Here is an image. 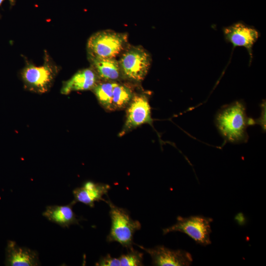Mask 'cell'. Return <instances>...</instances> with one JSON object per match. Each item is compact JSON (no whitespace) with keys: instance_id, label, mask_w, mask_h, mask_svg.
<instances>
[{"instance_id":"15","label":"cell","mask_w":266,"mask_h":266,"mask_svg":"<svg viewBox=\"0 0 266 266\" xmlns=\"http://www.w3.org/2000/svg\"><path fill=\"white\" fill-rule=\"evenodd\" d=\"M118 82L100 81L92 89L99 102L105 110L113 111V92Z\"/></svg>"},{"instance_id":"14","label":"cell","mask_w":266,"mask_h":266,"mask_svg":"<svg viewBox=\"0 0 266 266\" xmlns=\"http://www.w3.org/2000/svg\"><path fill=\"white\" fill-rule=\"evenodd\" d=\"M75 203L72 200L69 204L65 205L47 206L42 215L49 221L63 228H68L72 225H78L80 219L77 218L72 209Z\"/></svg>"},{"instance_id":"11","label":"cell","mask_w":266,"mask_h":266,"mask_svg":"<svg viewBox=\"0 0 266 266\" xmlns=\"http://www.w3.org/2000/svg\"><path fill=\"white\" fill-rule=\"evenodd\" d=\"M110 189V186L108 184L86 181L80 187L73 190V201L94 207L95 202L104 201L103 197L107 195Z\"/></svg>"},{"instance_id":"8","label":"cell","mask_w":266,"mask_h":266,"mask_svg":"<svg viewBox=\"0 0 266 266\" xmlns=\"http://www.w3.org/2000/svg\"><path fill=\"white\" fill-rule=\"evenodd\" d=\"M225 40L232 44L234 47H245L253 58V47L260 36L258 31L253 26L238 22L223 28Z\"/></svg>"},{"instance_id":"17","label":"cell","mask_w":266,"mask_h":266,"mask_svg":"<svg viewBox=\"0 0 266 266\" xmlns=\"http://www.w3.org/2000/svg\"><path fill=\"white\" fill-rule=\"evenodd\" d=\"M143 254L133 248L127 253L121 255L119 258L120 266H143Z\"/></svg>"},{"instance_id":"16","label":"cell","mask_w":266,"mask_h":266,"mask_svg":"<svg viewBox=\"0 0 266 266\" xmlns=\"http://www.w3.org/2000/svg\"><path fill=\"white\" fill-rule=\"evenodd\" d=\"M134 94L133 89L129 84L118 82L113 92L112 100L113 110L126 108Z\"/></svg>"},{"instance_id":"3","label":"cell","mask_w":266,"mask_h":266,"mask_svg":"<svg viewBox=\"0 0 266 266\" xmlns=\"http://www.w3.org/2000/svg\"><path fill=\"white\" fill-rule=\"evenodd\" d=\"M104 201L110 208L109 213L111 222L106 241L117 242L128 250L132 249L134 233L141 229V223L138 220H133L126 209L115 205L109 199Z\"/></svg>"},{"instance_id":"6","label":"cell","mask_w":266,"mask_h":266,"mask_svg":"<svg viewBox=\"0 0 266 266\" xmlns=\"http://www.w3.org/2000/svg\"><path fill=\"white\" fill-rule=\"evenodd\" d=\"M213 219L202 215L188 217L178 216L177 222L173 225L163 229L164 234L174 232H180L187 234L197 243L203 246L210 244L211 233L210 223Z\"/></svg>"},{"instance_id":"9","label":"cell","mask_w":266,"mask_h":266,"mask_svg":"<svg viewBox=\"0 0 266 266\" xmlns=\"http://www.w3.org/2000/svg\"><path fill=\"white\" fill-rule=\"evenodd\" d=\"M136 245L150 255L154 266H189L193 262L191 254L184 250H172L164 245H158L152 248Z\"/></svg>"},{"instance_id":"2","label":"cell","mask_w":266,"mask_h":266,"mask_svg":"<svg viewBox=\"0 0 266 266\" xmlns=\"http://www.w3.org/2000/svg\"><path fill=\"white\" fill-rule=\"evenodd\" d=\"M59 70V67L45 51L43 65L37 66L26 60L20 77L26 90L41 94L49 91Z\"/></svg>"},{"instance_id":"13","label":"cell","mask_w":266,"mask_h":266,"mask_svg":"<svg viewBox=\"0 0 266 266\" xmlns=\"http://www.w3.org/2000/svg\"><path fill=\"white\" fill-rule=\"evenodd\" d=\"M91 66L100 81L117 82L122 78L119 62L115 58L88 56Z\"/></svg>"},{"instance_id":"7","label":"cell","mask_w":266,"mask_h":266,"mask_svg":"<svg viewBox=\"0 0 266 266\" xmlns=\"http://www.w3.org/2000/svg\"><path fill=\"white\" fill-rule=\"evenodd\" d=\"M126 108V121L120 136L144 124H152L150 106L145 95L134 94Z\"/></svg>"},{"instance_id":"10","label":"cell","mask_w":266,"mask_h":266,"mask_svg":"<svg viewBox=\"0 0 266 266\" xmlns=\"http://www.w3.org/2000/svg\"><path fill=\"white\" fill-rule=\"evenodd\" d=\"M5 265L9 266H37L40 265L38 253L15 241L9 240L5 253Z\"/></svg>"},{"instance_id":"4","label":"cell","mask_w":266,"mask_h":266,"mask_svg":"<svg viewBox=\"0 0 266 266\" xmlns=\"http://www.w3.org/2000/svg\"><path fill=\"white\" fill-rule=\"evenodd\" d=\"M118 62L122 78L139 82L148 73L152 59L142 47L131 46L124 51Z\"/></svg>"},{"instance_id":"1","label":"cell","mask_w":266,"mask_h":266,"mask_svg":"<svg viewBox=\"0 0 266 266\" xmlns=\"http://www.w3.org/2000/svg\"><path fill=\"white\" fill-rule=\"evenodd\" d=\"M215 122L222 136L229 142H244L248 139L246 129L256 123L248 118L244 103L235 101L223 106L217 113Z\"/></svg>"},{"instance_id":"12","label":"cell","mask_w":266,"mask_h":266,"mask_svg":"<svg viewBox=\"0 0 266 266\" xmlns=\"http://www.w3.org/2000/svg\"><path fill=\"white\" fill-rule=\"evenodd\" d=\"M100 81L91 67L83 68L78 70L68 80L63 82L61 93L68 95L73 91L92 90Z\"/></svg>"},{"instance_id":"19","label":"cell","mask_w":266,"mask_h":266,"mask_svg":"<svg viewBox=\"0 0 266 266\" xmlns=\"http://www.w3.org/2000/svg\"><path fill=\"white\" fill-rule=\"evenodd\" d=\"M5 0H0V7L1 6L2 2L4 1ZM9 1V4H10V5L12 7V6H13L15 4V3H16V0H7Z\"/></svg>"},{"instance_id":"18","label":"cell","mask_w":266,"mask_h":266,"mask_svg":"<svg viewBox=\"0 0 266 266\" xmlns=\"http://www.w3.org/2000/svg\"><path fill=\"white\" fill-rule=\"evenodd\" d=\"M98 266H120L118 258H113L110 254L101 257L99 261L96 263Z\"/></svg>"},{"instance_id":"5","label":"cell","mask_w":266,"mask_h":266,"mask_svg":"<svg viewBox=\"0 0 266 266\" xmlns=\"http://www.w3.org/2000/svg\"><path fill=\"white\" fill-rule=\"evenodd\" d=\"M127 34L112 30H103L93 34L87 44L88 56L115 58L125 48Z\"/></svg>"}]
</instances>
